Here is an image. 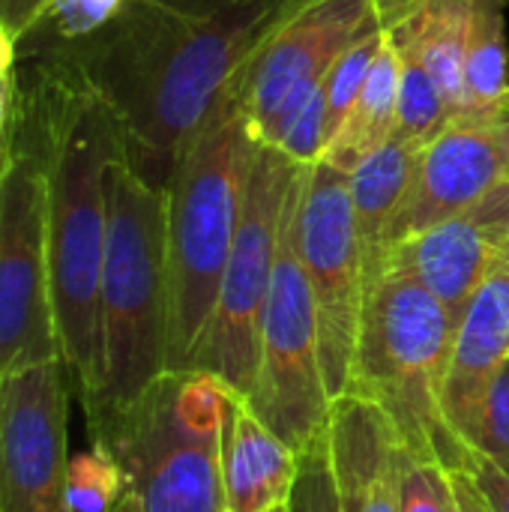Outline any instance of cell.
I'll return each mask as SVG.
<instances>
[{
    "mask_svg": "<svg viewBox=\"0 0 509 512\" xmlns=\"http://www.w3.org/2000/svg\"><path fill=\"white\" fill-rule=\"evenodd\" d=\"M291 0H126L45 63L117 117L132 165L159 189Z\"/></svg>",
    "mask_w": 509,
    "mask_h": 512,
    "instance_id": "1",
    "label": "cell"
},
{
    "mask_svg": "<svg viewBox=\"0 0 509 512\" xmlns=\"http://www.w3.org/2000/svg\"><path fill=\"white\" fill-rule=\"evenodd\" d=\"M45 141L48 267L60 357L87 408L102 384V264L108 237V168L126 150L102 99L42 63L24 90Z\"/></svg>",
    "mask_w": 509,
    "mask_h": 512,
    "instance_id": "2",
    "label": "cell"
},
{
    "mask_svg": "<svg viewBox=\"0 0 509 512\" xmlns=\"http://www.w3.org/2000/svg\"><path fill=\"white\" fill-rule=\"evenodd\" d=\"M255 138L234 87L177 156L165 180L168 372H186L216 309L237 237Z\"/></svg>",
    "mask_w": 509,
    "mask_h": 512,
    "instance_id": "3",
    "label": "cell"
},
{
    "mask_svg": "<svg viewBox=\"0 0 509 512\" xmlns=\"http://www.w3.org/2000/svg\"><path fill=\"white\" fill-rule=\"evenodd\" d=\"M456 324L444 300L414 273L387 267L366 291L348 384V393L390 417L405 450L438 459L450 471L471 459L441 408Z\"/></svg>",
    "mask_w": 509,
    "mask_h": 512,
    "instance_id": "4",
    "label": "cell"
},
{
    "mask_svg": "<svg viewBox=\"0 0 509 512\" xmlns=\"http://www.w3.org/2000/svg\"><path fill=\"white\" fill-rule=\"evenodd\" d=\"M102 384L84 408L90 426L135 402L168 372L165 189L123 153L108 168V237L102 264Z\"/></svg>",
    "mask_w": 509,
    "mask_h": 512,
    "instance_id": "5",
    "label": "cell"
},
{
    "mask_svg": "<svg viewBox=\"0 0 509 512\" xmlns=\"http://www.w3.org/2000/svg\"><path fill=\"white\" fill-rule=\"evenodd\" d=\"M225 396L228 387L207 372H165L135 402L90 426L141 512H225Z\"/></svg>",
    "mask_w": 509,
    "mask_h": 512,
    "instance_id": "6",
    "label": "cell"
},
{
    "mask_svg": "<svg viewBox=\"0 0 509 512\" xmlns=\"http://www.w3.org/2000/svg\"><path fill=\"white\" fill-rule=\"evenodd\" d=\"M63 360L48 267V171L24 93L0 144V378Z\"/></svg>",
    "mask_w": 509,
    "mask_h": 512,
    "instance_id": "7",
    "label": "cell"
},
{
    "mask_svg": "<svg viewBox=\"0 0 509 512\" xmlns=\"http://www.w3.org/2000/svg\"><path fill=\"white\" fill-rule=\"evenodd\" d=\"M306 168L297 171L279 231L276 270L258 333V372L249 408L294 450L330 426L333 399L321 369V339L312 288L297 246V207Z\"/></svg>",
    "mask_w": 509,
    "mask_h": 512,
    "instance_id": "8",
    "label": "cell"
},
{
    "mask_svg": "<svg viewBox=\"0 0 509 512\" xmlns=\"http://www.w3.org/2000/svg\"><path fill=\"white\" fill-rule=\"evenodd\" d=\"M297 171L300 165H294L279 147L255 141L243 213L216 309L186 366L219 378L243 399H249L258 372V333L276 270L282 213Z\"/></svg>",
    "mask_w": 509,
    "mask_h": 512,
    "instance_id": "9",
    "label": "cell"
},
{
    "mask_svg": "<svg viewBox=\"0 0 509 512\" xmlns=\"http://www.w3.org/2000/svg\"><path fill=\"white\" fill-rule=\"evenodd\" d=\"M297 246L315 300L324 384L336 402L351 384L360 315L366 303V273L348 171L330 162L306 168L297 207Z\"/></svg>",
    "mask_w": 509,
    "mask_h": 512,
    "instance_id": "10",
    "label": "cell"
},
{
    "mask_svg": "<svg viewBox=\"0 0 509 512\" xmlns=\"http://www.w3.org/2000/svg\"><path fill=\"white\" fill-rule=\"evenodd\" d=\"M372 21V0H291L234 81L249 135L276 144L291 114Z\"/></svg>",
    "mask_w": 509,
    "mask_h": 512,
    "instance_id": "11",
    "label": "cell"
},
{
    "mask_svg": "<svg viewBox=\"0 0 509 512\" xmlns=\"http://www.w3.org/2000/svg\"><path fill=\"white\" fill-rule=\"evenodd\" d=\"M69 384L63 360L0 378V512H69Z\"/></svg>",
    "mask_w": 509,
    "mask_h": 512,
    "instance_id": "12",
    "label": "cell"
},
{
    "mask_svg": "<svg viewBox=\"0 0 509 512\" xmlns=\"http://www.w3.org/2000/svg\"><path fill=\"white\" fill-rule=\"evenodd\" d=\"M507 177L509 111L495 120H453L420 147L405 207L393 225V249L468 210Z\"/></svg>",
    "mask_w": 509,
    "mask_h": 512,
    "instance_id": "13",
    "label": "cell"
},
{
    "mask_svg": "<svg viewBox=\"0 0 509 512\" xmlns=\"http://www.w3.org/2000/svg\"><path fill=\"white\" fill-rule=\"evenodd\" d=\"M509 258V177L468 210L402 240L387 267L414 273L456 315L480 282Z\"/></svg>",
    "mask_w": 509,
    "mask_h": 512,
    "instance_id": "14",
    "label": "cell"
},
{
    "mask_svg": "<svg viewBox=\"0 0 509 512\" xmlns=\"http://www.w3.org/2000/svg\"><path fill=\"white\" fill-rule=\"evenodd\" d=\"M504 363H509V258L480 282L456 324L441 408L447 426L462 441L468 438L480 402Z\"/></svg>",
    "mask_w": 509,
    "mask_h": 512,
    "instance_id": "15",
    "label": "cell"
},
{
    "mask_svg": "<svg viewBox=\"0 0 509 512\" xmlns=\"http://www.w3.org/2000/svg\"><path fill=\"white\" fill-rule=\"evenodd\" d=\"M300 450L288 447L243 396H225L222 492L225 512H273L288 507Z\"/></svg>",
    "mask_w": 509,
    "mask_h": 512,
    "instance_id": "16",
    "label": "cell"
},
{
    "mask_svg": "<svg viewBox=\"0 0 509 512\" xmlns=\"http://www.w3.org/2000/svg\"><path fill=\"white\" fill-rule=\"evenodd\" d=\"M396 444L390 417L363 396H339L330 411L333 468L345 512H396Z\"/></svg>",
    "mask_w": 509,
    "mask_h": 512,
    "instance_id": "17",
    "label": "cell"
},
{
    "mask_svg": "<svg viewBox=\"0 0 509 512\" xmlns=\"http://www.w3.org/2000/svg\"><path fill=\"white\" fill-rule=\"evenodd\" d=\"M420 144L393 135L378 150L366 153L351 171V207L363 252L366 291L387 270L393 252V225L405 207Z\"/></svg>",
    "mask_w": 509,
    "mask_h": 512,
    "instance_id": "18",
    "label": "cell"
},
{
    "mask_svg": "<svg viewBox=\"0 0 509 512\" xmlns=\"http://www.w3.org/2000/svg\"><path fill=\"white\" fill-rule=\"evenodd\" d=\"M474 0H429L390 30L393 42L411 48L438 78L453 120L462 114V63Z\"/></svg>",
    "mask_w": 509,
    "mask_h": 512,
    "instance_id": "19",
    "label": "cell"
},
{
    "mask_svg": "<svg viewBox=\"0 0 509 512\" xmlns=\"http://www.w3.org/2000/svg\"><path fill=\"white\" fill-rule=\"evenodd\" d=\"M396 111H399V51L387 30L372 60V69L366 75V84L321 162L351 171L366 153L378 150L396 135Z\"/></svg>",
    "mask_w": 509,
    "mask_h": 512,
    "instance_id": "20",
    "label": "cell"
},
{
    "mask_svg": "<svg viewBox=\"0 0 509 512\" xmlns=\"http://www.w3.org/2000/svg\"><path fill=\"white\" fill-rule=\"evenodd\" d=\"M507 3L474 0L465 63H462V114L459 120H495L509 111Z\"/></svg>",
    "mask_w": 509,
    "mask_h": 512,
    "instance_id": "21",
    "label": "cell"
},
{
    "mask_svg": "<svg viewBox=\"0 0 509 512\" xmlns=\"http://www.w3.org/2000/svg\"><path fill=\"white\" fill-rule=\"evenodd\" d=\"M396 51H399V111H396V135L423 147L441 129H447L453 123V111H450V102H447L438 78L426 69V63L411 48L396 45Z\"/></svg>",
    "mask_w": 509,
    "mask_h": 512,
    "instance_id": "22",
    "label": "cell"
},
{
    "mask_svg": "<svg viewBox=\"0 0 509 512\" xmlns=\"http://www.w3.org/2000/svg\"><path fill=\"white\" fill-rule=\"evenodd\" d=\"M384 33L375 21L339 54V60L333 63V69L324 75V99H327V147L330 141L336 138V132L342 129L351 105L357 102L363 84H366V75L372 69V60L384 42Z\"/></svg>",
    "mask_w": 509,
    "mask_h": 512,
    "instance_id": "23",
    "label": "cell"
},
{
    "mask_svg": "<svg viewBox=\"0 0 509 512\" xmlns=\"http://www.w3.org/2000/svg\"><path fill=\"white\" fill-rule=\"evenodd\" d=\"M126 495L123 471L114 456L93 444L87 453L69 456L66 468V504L69 512H111Z\"/></svg>",
    "mask_w": 509,
    "mask_h": 512,
    "instance_id": "24",
    "label": "cell"
},
{
    "mask_svg": "<svg viewBox=\"0 0 509 512\" xmlns=\"http://www.w3.org/2000/svg\"><path fill=\"white\" fill-rule=\"evenodd\" d=\"M396 512H456L450 468L396 444Z\"/></svg>",
    "mask_w": 509,
    "mask_h": 512,
    "instance_id": "25",
    "label": "cell"
},
{
    "mask_svg": "<svg viewBox=\"0 0 509 512\" xmlns=\"http://www.w3.org/2000/svg\"><path fill=\"white\" fill-rule=\"evenodd\" d=\"M123 3L126 0H45L30 33L21 42L33 36H45L51 48L81 42L102 30L123 9Z\"/></svg>",
    "mask_w": 509,
    "mask_h": 512,
    "instance_id": "26",
    "label": "cell"
},
{
    "mask_svg": "<svg viewBox=\"0 0 509 512\" xmlns=\"http://www.w3.org/2000/svg\"><path fill=\"white\" fill-rule=\"evenodd\" d=\"M288 512H345L333 468L330 426L300 450V468L288 498Z\"/></svg>",
    "mask_w": 509,
    "mask_h": 512,
    "instance_id": "27",
    "label": "cell"
},
{
    "mask_svg": "<svg viewBox=\"0 0 509 512\" xmlns=\"http://www.w3.org/2000/svg\"><path fill=\"white\" fill-rule=\"evenodd\" d=\"M279 147L294 165L312 168L324 159L327 153V99H324V84H318L303 105L291 114L288 126L282 129L279 141L270 144Z\"/></svg>",
    "mask_w": 509,
    "mask_h": 512,
    "instance_id": "28",
    "label": "cell"
},
{
    "mask_svg": "<svg viewBox=\"0 0 509 512\" xmlns=\"http://www.w3.org/2000/svg\"><path fill=\"white\" fill-rule=\"evenodd\" d=\"M465 444L471 453L509 462V363H504L492 378Z\"/></svg>",
    "mask_w": 509,
    "mask_h": 512,
    "instance_id": "29",
    "label": "cell"
},
{
    "mask_svg": "<svg viewBox=\"0 0 509 512\" xmlns=\"http://www.w3.org/2000/svg\"><path fill=\"white\" fill-rule=\"evenodd\" d=\"M471 474L492 512H509V462H495L480 453H471L468 465L462 468Z\"/></svg>",
    "mask_w": 509,
    "mask_h": 512,
    "instance_id": "30",
    "label": "cell"
},
{
    "mask_svg": "<svg viewBox=\"0 0 509 512\" xmlns=\"http://www.w3.org/2000/svg\"><path fill=\"white\" fill-rule=\"evenodd\" d=\"M15 57H18V42L15 36L0 24V144L6 138L9 120H12V108H15Z\"/></svg>",
    "mask_w": 509,
    "mask_h": 512,
    "instance_id": "31",
    "label": "cell"
},
{
    "mask_svg": "<svg viewBox=\"0 0 509 512\" xmlns=\"http://www.w3.org/2000/svg\"><path fill=\"white\" fill-rule=\"evenodd\" d=\"M42 3L45 0H0V24L15 36V42L30 33Z\"/></svg>",
    "mask_w": 509,
    "mask_h": 512,
    "instance_id": "32",
    "label": "cell"
},
{
    "mask_svg": "<svg viewBox=\"0 0 509 512\" xmlns=\"http://www.w3.org/2000/svg\"><path fill=\"white\" fill-rule=\"evenodd\" d=\"M453 477V498H456V512H492L489 501L483 498V492L477 489V483L471 480L468 471H450Z\"/></svg>",
    "mask_w": 509,
    "mask_h": 512,
    "instance_id": "33",
    "label": "cell"
},
{
    "mask_svg": "<svg viewBox=\"0 0 509 512\" xmlns=\"http://www.w3.org/2000/svg\"><path fill=\"white\" fill-rule=\"evenodd\" d=\"M423 3H429V0H372V15L381 30H393Z\"/></svg>",
    "mask_w": 509,
    "mask_h": 512,
    "instance_id": "34",
    "label": "cell"
},
{
    "mask_svg": "<svg viewBox=\"0 0 509 512\" xmlns=\"http://www.w3.org/2000/svg\"><path fill=\"white\" fill-rule=\"evenodd\" d=\"M111 512H141V504H138V498H135L132 492H126V495L114 504V510Z\"/></svg>",
    "mask_w": 509,
    "mask_h": 512,
    "instance_id": "35",
    "label": "cell"
},
{
    "mask_svg": "<svg viewBox=\"0 0 509 512\" xmlns=\"http://www.w3.org/2000/svg\"><path fill=\"white\" fill-rule=\"evenodd\" d=\"M273 512H288V507H279V510H273Z\"/></svg>",
    "mask_w": 509,
    "mask_h": 512,
    "instance_id": "36",
    "label": "cell"
},
{
    "mask_svg": "<svg viewBox=\"0 0 509 512\" xmlns=\"http://www.w3.org/2000/svg\"><path fill=\"white\" fill-rule=\"evenodd\" d=\"M501 3H507V6H509V0H501Z\"/></svg>",
    "mask_w": 509,
    "mask_h": 512,
    "instance_id": "37",
    "label": "cell"
}]
</instances>
